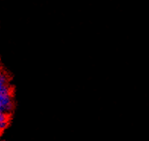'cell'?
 <instances>
[{
  "label": "cell",
  "instance_id": "6da1fadb",
  "mask_svg": "<svg viewBox=\"0 0 149 141\" xmlns=\"http://www.w3.org/2000/svg\"><path fill=\"white\" fill-rule=\"evenodd\" d=\"M9 83L0 84V111L10 113L13 110V97Z\"/></svg>",
  "mask_w": 149,
  "mask_h": 141
},
{
  "label": "cell",
  "instance_id": "7a4b0ae2",
  "mask_svg": "<svg viewBox=\"0 0 149 141\" xmlns=\"http://www.w3.org/2000/svg\"><path fill=\"white\" fill-rule=\"evenodd\" d=\"M9 124H10V121H3V122H0V129L2 131H4L9 128Z\"/></svg>",
  "mask_w": 149,
  "mask_h": 141
}]
</instances>
